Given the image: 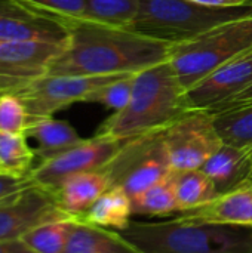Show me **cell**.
I'll use <instances>...</instances> for the list:
<instances>
[{"mask_svg": "<svg viewBox=\"0 0 252 253\" xmlns=\"http://www.w3.org/2000/svg\"><path fill=\"white\" fill-rule=\"evenodd\" d=\"M129 74L111 76H49L45 74L12 90L16 93L31 119L50 117L56 111L74 104L85 102L98 87Z\"/></svg>", "mask_w": 252, "mask_h": 253, "instance_id": "obj_8", "label": "cell"}, {"mask_svg": "<svg viewBox=\"0 0 252 253\" xmlns=\"http://www.w3.org/2000/svg\"><path fill=\"white\" fill-rule=\"evenodd\" d=\"M76 219L62 218L36 225L21 240L36 253H62Z\"/></svg>", "mask_w": 252, "mask_h": 253, "instance_id": "obj_25", "label": "cell"}, {"mask_svg": "<svg viewBox=\"0 0 252 253\" xmlns=\"http://www.w3.org/2000/svg\"><path fill=\"white\" fill-rule=\"evenodd\" d=\"M22 7L50 15L55 18H77L83 19L85 16V0H13Z\"/></svg>", "mask_w": 252, "mask_h": 253, "instance_id": "obj_28", "label": "cell"}, {"mask_svg": "<svg viewBox=\"0 0 252 253\" xmlns=\"http://www.w3.org/2000/svg\"><path fill=\"white\" fill-rule=\"evenodd\" d=\"M247 16H252V0L241 6H206L192 0H140L129 31L172 46Z\"/></svg>", "mask_w": 252, "mask_h": 253, "instance_id": "obj_4", "label": "cell"}, {"mask_svg": "<svg viewBox=\"0 0 252 253\" xmlns=\"http://www.w3.org/2000/svg\"><path fill=\"white\" fill-rule=\"evenodd\" d=\"M192 1L206 6H241L248 3L250 0H192Z\"/></svg>", "mask_w": 252, "mask_h": 253, "instance_id": "obj_33", "label": "cell"}, {"mask_svg": "<svg viewBox=\"0 0 252 253\" xmlns=\"http://www.w3.org/2000/svg\"><path fill=\"white\" fill-rule=\"evenodd\" d=\"M24 133L36 141L37 147L34 151L40 162L49 160L83 141L68 122L53 119L52 116L31 119Z\"/></svg>", "mask_w": 252, "mask_h": 253, "instance_id": "obj_18", "label": "cell"}, {"mask_svg": "<svg viewBox=\"0 0 252 253\" xmlns=\"http://www.w3.org/2000/svg\"><path fill=\"white\" fill-rule=\"evenodd\" d=\"M131 206L134 215H146V216H157V218H166L175 215L178 212V203L175 197L172 172L166 178L154 184L153 187L132 197Z\"/></svg>", "mask_w": 252, "mask_h": 253, "instance_id": "obj_21", "label": "cell"}, {"mask_svg": "<svg viewBox=\"0 0 252 253\" xmlns=\"http://www.w3.org/2000/svg\"><path fill=\"white\" fill-rule=\"evenodd\" d=\"M30 116L22 99L13 92H0V132L24 133Z\"/></svg>", "mask_w": 252, "mask_h": 253, "instance_id": "obj_26", "label": "cell"}, {"mask_svg": "<svg viewBox=\"0 0 252 253\" xmlns=\"http://www.w3.org/2000/svg\"><path fill=\"white\" fill-rule=\"evenodd\" d=\"M62 218L70 216L58 208L53 193L30 184L0 203V242L21 239L36 225Z\"/></svg>", "mask_w": 252, "mask_h": 253, "instance_id": "obj_11", "label": "cell"}, {"mask_svg": "<svg viewBox=\"0 0 252 253\" xmlns=\"http://www.w3.org/2000/svg\"><path fill=\"white\" fill-rule=\"evenodd\" d=\"M162 130L123 141L120 151L102 169L111 187H120L132 199L172 172L163 147Z\"/></svg>", "mask_w": 252, "mask_h": 253, "instance_id": "obj_6", "label": "cell"}, {"mask_svg": "<svg viewBox=\"0 0 252 253\" xmlns=\"http://www.w3.org/2000/svg\"><path fill=\"white\" fill-rule=\"evenodd\" d=\"M250 150H251V157H252V148H250Z\"/></svg>", "mask_w": 252, "mask_h": 253, "instance_id": "obj_34", "label": "cell"}, {"mask_svg": "<svg viewBox=\"0 0 252 253\" xmlns=\"http://www.w3.org/2000/svg\"><path fill=\"white\" fill-rule=\"evenodd\" d=\"M36 151L25 133L0 132V172L28 178L34 169Z\"/></svg>", "mask_w": 252, "mask_h": 253, "instance_id": "obj_22", "label": "cell"}, {"mask_svg": "<svg viewBox=\"0 0 252 253\" xmlns=\"http://www.w3.org/2000/svg\"><path fill=\"white\" fill-rule=\"evenodd\" d=\"M68 30L64 50L50 62L49 76L135 74L169 56L168 43L88 19L59 18Z\"/></svg>", "mask_w": 252, "mask_h": 253, "instance_id": "obj_1", "label": "cell"}, {"mask_svg": "<svg viewBox=\"0 0 252 253\" xmlns=\"http://www.w3.org/2000/svg\"><path fill=\"white\" fill-rule=\"evenodd\" d=\"M189 221L252 227V184L215 196L205 205L175 213Z\"/></svg>", "mask_w": 252, "mask_h": 253, "instance_id": "obj_13", "label": "cell"}, {"mask_svg": "<svg viewBox=\"0 0 252 253\" xmlns=\"http://www.w3.org/2000/svg\"><path fill=\"white\" fill-rule=\"evenodd\" d=\"M252 49V16L224 22L189 42L169 46L171 62L187 90L205 76Z\"/></svg>", "mask_w": 252, "mask_h": 253, "instance_id": "obj_5", "label": "cell"}, {"mask_svg": "<svg viewBox=\"0 0 252 253\" xmlns=\"http://www.w3.org/2000/svg\"><path fill=\"white\" fill-rule=\"evenodd\" d=\"M31 12L25 7H22L21 4L15 3L13 0H0V18L1 16H16V15H22Z\"/></svg>", "mask_w": 252, "mask_h": 253, "instance_id": "obj_32", "label": "cell"}, {"mask_svg": "<svg viewBox=\"0 0 252 253\" xmlns=\"http://www.w3.org/2000/svg\"><path fill=\"white\" fill-rule=\"evenodd\" d=\"M132 215L131 197L120 187H111L91 206V209L80 219L94 225L122 231L132 221Z\"/></svg>", "mask_w": 252, "mask_h": 253, "instance_id": "obj_19", "label": "cell"}, {"mask_svg": "<svg viewBox=\"0 0 252 253\" xmlns=\"http://www.w3.org/2000/svg\"><path fill=\"white\" fill-rule=\"evenodd\" d=\"M123 141L97 133L94 138L83 139L64 153L40 162L28 178L31 184L53 193L73 175L102 170L120 151Z\"/></svg>", "mask_w": 252, "mask_h": 253, "instance_id": "obj_9", "label": "cell"}, {"mask_svg": "<svg viewBox=\"0 0 252 253\" xmlns=\"http://www.w3.org/2000/svg\"><path fill=\"white\" fill-rule=\"evenodd\" d=\"M0 253H36L31 251L21 239L0 242Z\"/></svg>", "mask_w": 252, "mask_h": 253, "instance_id": "obj_31", "label": "cell"}, {"mask_svg": "<svg viewBox=\"0 0 252 253\" xmlns=\"http://www.w3.org/2000/svg\"><path fill=\"white\" fill-rule=\"evenodd\" d=\"M140 7V0H85L83 19L129 30Z\"/></svg>", "mask_w": 252, "mask_h": 253, "instance_id": "obj_23", "label": "cell"}, {"mask_svg": "<svg viewBox=\"0 0 252 253\" xmlns=\"http://www.w3.org/2000/svg\"><path fill=\"white\" fill-rule=\"evenodd\" d=\"M189 110L186 89L166 59L135 73L129 102L114 111L97 133L117 139L134 138L165 129Z\"/></svg>", "mask_w": 252, "mask_h": 253, "instance_id": "obj_2", "label": "cell"}, {"mask_svg": "<svg viewBox=\"0 0 252 253\" xmlns=\"http://www.w3.org/2000/svg\"><path fill=\"white\" fill-rule=\"evenodd\" d=\"M134 76L135 74H129V76H125L122 79H117L111 83H107L98 87L86 98L85 102H97L114 111L125 108L132 93Z\"/></svg>", "mask_w": 252, "mask_h": 253, "instance_id": "obj_27", "label": "cell"}, {"mask_svg": "<svg viewBox=\"0 0 252 253\" xmlns=\"http://www.w3.org/2000/svg\"><path fill=\"white\" fill-rule=\"evenodd\" d=\"M31 184L30 178H21L0 172V203L16 196Z\"/></svg>", "mask_w": 252, "mask_h": 253, "instance_id": "obj_29", "label": "cell"}, {"mask_svg": "<svg viewBox=\"0 0 252 253\" xmlns=\"http://www.w3.org/2000/svg\"><path fill=\"white\" fill-rule=\"evenodd\" d=\"M65 44L0 40V92H12L45 76Z\"/></svg>", "mask_w": 252, "mask_h": 253, "instance_id": "obj_10", "label": "cell"}, {"mask_svg": "<svg viewBox=\"0 0 252 253\" xmlns=\"http://www.w3.org/2000/svg\"><path fill=\"white\" fill-rule=\"evenodd\" d=\"M212 116L223 144L252 148V104Z\"/></svg>", "mask_w": 252, "mask_h": 253, "instance_id": "obj_24", "label": "cell"}, {"mask_svg": "<svg viewBox=\"0 0 252 253\" xmlns=\"http://www.w3.org/2000/svg\"><path fill=\"white\" fill-rule=\"evenodd\" d=\"M62 253H144L119 231L76 219Z\"/></svg>", "mask_w": 252, "mask_h": 253, "instance_id": "obj_17", "label": "cell"}, {"mask_svg": "<svg viewBox=\"0 0 252 253\" xmlns=\"http://www.w3.org/2000/svg\"><path fill=\"white\" fill-rule=\"evenodd\" d=\"M110 188V179L102 170L85 172L67 178L53 191V196L58 208L67 216L80 219Z\"/></svg>", "mask_w": 252, "mask_h": 253, "instance_id": "obj_15", "label": "cell"}, {"mask_svg": "<svg viewBox=\"0 0 252 253\" xmlns=\"http://www.w3.org/2000/svg\"><path fill=\"white\" fill-rule=\"evenodd\" d=\"M172 179L178 212L205 205L217 196V190L212 181L202 169L172 172Z\"/></svg>", "mask_w": 252, "mask_h": 253, "instance_id": "obj_20", "label": "cell"}, {"mask_svg": "<svg viewBox=\"0 0 252 253\" xmlns=\"http://www.w3.org/2000/svg\"><path fill=\"white\" fill-rule=\"evenodd\" d=\"M144 253H252V227L189 221L175 215L135 221L119 231Z\"/></svg>", "mask_w": 252, "mask_h": 253, "instance_id": "obj_3", "label": "cell"}, {"mask_svg": "<svg viewBox=\"0 0 252 253\" xmlns=\"http://www.w3.org/2000/svg\"><path fill=\"white\" fill-rule=\"evenodd\" d=\"M212 181L217 196L252 184V157L250 148L223 144L201 168Z\"/></svg>", "mask_w": 252, "mask_h": 253, "instance_id": "obj_14", "label": "cell"}, {"mask_svg": "<svg viewBox=\"0 0 252 253\" xmlns=\"http://www.w3.org/2000/svg\"><path fill=\"white\" fill-rule=\"evenodd\" d=\"M252 104V84H250L245 90H242L239 95L233 96L232 99L220 104L218 107H215L214 110H211L209 113L211 114H218V113H223V111H227V110H235V108H241V107H245V105H251Z\"/></svg>", "mask_w": 252, "mask_h": 253, "instance_id": "obj_30", "label": "cell"}, {"mask_svg": "<svg viewBox=\"0 0 252 253\" xmlns=\"http://www.w3.org/2000/svg\"><path fill=\"white\" fill-rule=\"evenodd\" d=\"M163 147L172 172L201 169L220 150L223 141L206 110H189L162 130Z\"/></svg>", "mask_w": 252, "mask_h": 253, "instance_id": "obj_7", "label": "cell"}, {"mask_svg": "<svg viewBox=\"0 0 252 253\" xmlns=\"http://www.w3.org/2000/svg\"><path fill=\"white\" fill-rule=\"evenodd\" d=\"M0 40L65 44L68 42V30L59 18L27 12L16 16L0 18Z\"/></svg>", "mask_w": 252, "mask_h": 253, "instance_id": "obj_16", "label": "cell"}, {"mask_svg": "<svg viewBox=\"0 0 252 253\" xmlns=\"http://www.w3.org/2000/svg\"><path fill=\"white\" fill-rule=\"evenodd\" d=\"M252 84V49L218 67L186 90L190 110L211 111Z\"/></svg>", "mask_w": 252, "mask_h": 253, "instance_id": "obj_12", "label": "cell"}]
</instances>
